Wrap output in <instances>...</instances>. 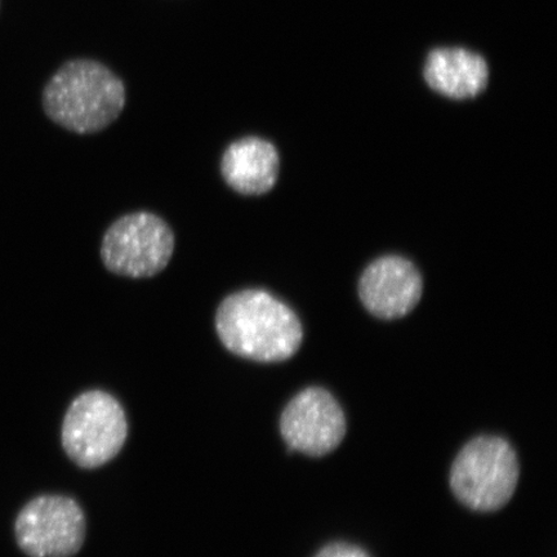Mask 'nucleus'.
I'll return each instance as SVG.
<instances>
[{"label": "nucleus", "mask_w": 557, "mask_h": 557, "mask_svg": "<svg viewBox=\"0 0 557 557\" xmlns=\"http://www.w3.org/2000/svg\"><path fill=\"white\" fill-rule=\"evenodd\" d=\"M127 435V417L121 403L113 395L94 389L70 404L61 441L69 458L90 470L115 458Z\"/></svg>", "instance_id": "obj_4"}, {"label": "nucleus", "mask_w": 557, "mask_h": 557, "mask_svg": "<svg viewBox=\"0 0 557 557\" xmlns=\"http://www.w3.org/2000/svg\"><path fill=\"white\" fill-rule=\"evenodd\" d=\"M490 70L482 55L463 48H438L429 54L424 79L436 92L455 100L472 99L486 87Z\"/></svg>", "instance_id": "obj_10"}, {"label": "nucleus", "mask_w": 557, "mask_h": 557, "mask_svg": "<svg viewBox=\"0 0 557 557\" xmlns=\"http://www.w3.org/2000/svg\"><path fill=\"white\" fill-rule=\"evenodd\" d=\"M214 325L227 351L259 363L290 359L304 339L297 313L270 292L257 288L234 292L222 299Z\"/></svg>", "instance_id": "obj_1"}, {"label": "nucleus", "mask_w": 557, "mask_h": 557, "mask_svg": "<svg viewBox=\"0 0 557 557\" xmlns=\"http://www.w3.org/2000/svg\"><path fill=\"white\" fill-rule=\"evenodd\" d=\"M176 238L169 222L146 211L122 215L101 243V260L110 273L131 278L156 276L169 267Z\"/></svg>", "instance_id": "obj_5"}, {"label": "nucleus", "mask_w": 557, "mask_h": 557, "mask_svg": "<svg viewBox=\"0 0 557 557\" xmlns=\"http://www.w3.org/2000/svg\"><path fill=\"white\" fill-rule=\"evenodd\" d=\"M519 462L510 443L479 436L458 453L450 471L455 496L471 510L490 512L508 504L517 491Z\"/></svg>", "instance_id": "obj_3"}, {"label": "nucleus", "mask_w": 557, "mask_h": 557, "mask_svg": "<svg viewBox=\"0 0 557 557\" xmlns=\"http://www.w3.org/2000/svg\"><path fill=\"white\" fill-rule=\"evenodd\" d=\"M127 101L120 76L97 61H69L45 88L44 109L52 122L78 135L107 129Z\"/></svg>", "instance_id": "obj_2"}, {"label": "nucleus", "mask_w": 557, "mask_h": 557, "mask_svg": "<svg viewBox=\"0 0 557 557\" xmlns=\"http://www.w3.org/2000/svg\"><path fill=\"white\" fill-rule=\"evenodd\" d=\"M15 534L29 557H72L85 543V512L73 498L40 496L18 513Z\"/></svg>", "instance_id": "obj_6"}, {"label": "nucleus", "mask_w": 557, "mask_h": 557, "mask_svg": "<svg viewBox=\"0 0 557 557\" xmlns=\"http://www.w3.org/2000/svg\"><path fill=\"white\" fill-rule=\"evenodd\" d=\"M315 557H371L363 548L348 543H332L319 552Z\"/></svg>", "instance_id": "obj_11"}, {"label": "nucleus", "mask_w": 557, "mask_h": 557, "mask_svg": "<svg viewBox=\"0 0 557 557\" xmlns=\"http://www.w3.org/2000/svg\"><path fill=\"white\" fill-rule=\"evenodd\" d=\"M423 282L412 262L399 256H385L364 270L359 296L372 315L394 320L408 315L422 297Z\"/></svg>", "instance_id": "obj_8"}, {"label": "nucleus", "mask_w": 557, "mask_h": 557, "mask_svg": "<svg viewBox=\"0 0 557 557\" xmlns=\"http://www.w3.org/2000/svg\"><path fill=\"white\" fill-rule=\"evenodd\" d=\"M281 433L290 450L323 457L344 441L346 417L331 393L322 387H309L283 410Z\"/></svg>", "instance_id": "obj_7"}, {"label": "nucleus", "mask_w": 557, "mask_h": 557, "mask_svg": "<svg viewBox=\"0 0 557 557\" xmlns=\"http://www.w3.org/2000/svg\"><path fill=\"white\" fill-rule=\"evenodd\" d=\"M221 176L230 189L244 197H260L274 189L281 157L274 144L259 136L235 139L222 154Z\"/></svg>", "instance_id": "obj_9"}]
</instances>
